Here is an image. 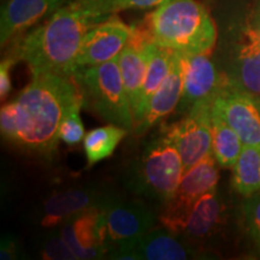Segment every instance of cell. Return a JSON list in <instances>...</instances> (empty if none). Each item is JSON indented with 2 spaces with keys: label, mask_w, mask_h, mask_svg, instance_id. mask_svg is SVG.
Here are the masks:
<instances>
[{
  "label": "cell",
  "mask_w": 260,
  "mask_h": 260,
  "mask_svg": "<svg viewBox=\"0 0 260 260\" xmlns=\"http://www.w3.org/2000/svg\"><path fill=\"white\" fill-rule=\"evenodd\" d=\"M115 14V0H70L25 35L14 56L24 60L32 75L74 77L83 39L90 29Z\"/></svg>",
  "instance_id": "1"
},
{
  "label": "cell",
  "mask_w": 260,
  "mask_h": 260,
  "mask_svg": "<svg viewBox=\"0 0 260 260\" xmlns=\"http://www.w3.org/2000/svg\"><path fill=\"white\" fill-rule=\"evenodd\" d=\"M15 103L17 133L12 144L44 157H50L57 149L64 117L75 106L83 107L74 77L50 73L32 75V81Z\"/></svg>",
  "instance_id": "2"
},
{
  "label": "cell",
  "mask_w": 260,
  "mask_h": 260,
  "mask_svg": "<svg viewBox=\"0 0 260 260\" xmlns=\"http://www.w3.org/2000/svg\"><path fill=\"white\" fill-rule=\"evenodd\" d=\"M147 16L159 46L187 54H210L213 51L216 24L197 0H167Z\"/></svg>",
  "instance_id": "3"
},
{
  "label": "cell",
  "mask_w": 260,
  "mask_h": 260,
  "mask_svg": "<svg viewBox=\"0 0 260 260\" xmlns=\"http://www.w3.org/2000/svg\"><path fill=\"white\" fill-rule=\"evenodd\" d=\"M74 80L82 95L84 109L111 124L134 129V115L123 84L118 57L79 69Z\"/></svg>",
  "instance_id": "4"
},
{
  "label": "cell",
  "mask_w": 260,
  "mask_h": 260,
  "mask_svg": "<svg viewBox=\"0 0 260 260\" xmlns=\"http://www.w3.org/2000/svg\"><path fill=\"white\" fill-rule=\"evenodd\" d=\"M184 174L180 152L161 133L144 148L130 169L129 189L165 205L172 199Z\"/></svg>",
  "instance_id": "5"
},
{
  "label": "cell",
  "mask_w": 260,
  "mask_h": 260,
  "mask_svg": "<svg viewBox=\"0 0 260 260\" xmlns=\"http://www.w3.org/2000/svg\"><path fill=\"white\" fill-rule=\"evenodd\" d=\"M217 160L212 152L203 160L191 167L183 174L176 193L162 205L159 214V222L164 228L177 234H183L190 211L201 195L214 190L219 181V171Z\"/></svg>",
  "instance_id": "6"
},
{
  "label": "cell",
  "mask_w": 260,
  "mask_h": 260,
  "mask_svg": "<svg viewBox=\"0 0 260 260\" xmlns=\"http://www.w3.org/2000/svg\"><path fill=\"white\" fill-rule=\"evenodd\" d=\"M109 259L121 260H187L197 256L189 239L167 228L149 230L136 239L107 242Z\"/></svg>",
  "instance_id": "7"
},
{
  "label": "cell",
  "mask_w": 260,
  "mask_h": 260,
  "mask_svg": "<svg viewBox=\"0 0 260 260\" xmlns=\"http://www.w3.org/2000/svg\"><path fill=\"white\" fill-rule=\"evenodd\" d=\"M180 152L184 172L212 152V103H200L162 129Z\"/></svg>",
  "instance_id": "8"
},
{
  "label": "cell",
  "mask_w": 260,
  "mask_h": 260,
  "mask_svg": "<svg viewBox=\"0 0 260 260\" xmlns=\"http://www.w3.org/2000/svg\"><path fill=\"white\" fill-rule=\"evenodd\" d=\"M180 56L184 81L177 112L187 113L197 104L213 103L214 98L228 88V81L225 74L217 70L209 53H180Z\"/></svg>",
  "instance_id": "9"
},
{
  "label": "cell",
  "mask_w": 260,
  "mask_h": 260,
  "mask_svg": "<svg viewBox=\"0 0 260 260\" xmlns=\"http://www.w3.org/2000/svg\"><path fill=\"white\" fill-rule=\"evenodd\" d=\"M100 214L105 243L136 239L149 232L155 223L154 213L147 205L113 194L100 209Z\"/></svg>",
  "instance_id": "10"
},
{
  "label": "cell",
  "mask_w": 260,
  "mask_h": 260,
  "mask_svg": "<svg viewBox=\"0 0 260 260\" xmlns=\"http://www.w3.org/2000/svg\"><path fill=\"white\" fill-rule=\"evenodd\" d=\"M132 25L112 15L90 29L83 39L76 58L77 70L115 59L128 44Z\"/></svg>",
  "instance_id": "11"
},
{
  "label": "cell",
  "mask_w": 260,
  "mask_h": 260,
  "mask_svg": "<svg viewBox=\"0 0 260 260\" xmlns=\"http://www.w3.org/2000/svg\"><path fill=\"white\" fill-rule=\"evenodd\" d=\"M212 113L235 130L245 146H260V111L251 94L225 88L214 98Z\"/></svg>",
  "instance_id": "12"
},
{
  "label": "cell",
  "mask_w": 260,
  "mask_h": 260,
  "mask_svg": "<svg viewBox=\"0 0 260 260\" xmlns=\"http://www.w3.org/2000/svg\"><path fill=\"white\" fill-rule=\"evenodd\" d=\"M228 88L260 95V38L249 23L241 30L226 73Z\"/></svg>",
  "instance_id": "13"
},
{
  "label": "cell",
  "mask_w": 260,
  "mask_h": 260,
  "mask_svg": "<svg viewBox=\"0 0 260 260\" xmlns=\"http://www.w3.org/2000/svg\"><path fill=\"white\" fill-rule=\"evenodd\" d=\"M112 194L95 187H80L53 193L44 203L40 223L44 228H56L84 211L102 207Z\"/></svg>",
  "instance_id": "14"
},
{
  "label": "cell",
  "mask_w": 260,
  "mask_h": 260,
  "mask_svg": "<svg viewBox=\"0 0 260 260\" xmlns=\"http://www.w3.org/2000/svg\"><path fill=\"white\" fill-rule=\"evenodd\" d=\"M59 233L77 260L105 258L106 239L99 207L74 216L63 224Z\"/></svg>",
  "instance_id": "15"
},
{
  "label": "cell",
  "mask_w": 260,
  "mask_h": 260,
  "mask_svg": "<svg viewBox=\"0 0 260 260\" xmlns=\"http://www.w3.org/2000/svg\"><path fill=\"white\" fill-rule=\"evenodd\" d=\"M70 0H6L0 18L2 45L37 24L42 18L53 15Z\"/></svg>",
  "instance_id": "16"
},
{
  "label": "cell",
  "mask_w": 260,
  "mask_h": 260,
  "mask_svg": "<svg viewBox=\"0 0 260 260\" xmlns=\"http://www.w3.org/2000/svg\"><path fill=\"white\" fill-rule=\"evenodd\" d=\"M183 81L184 71L181 56L178 52L174 51L170 71L149 102L142 119L135 125L134 132L136 134L142 135L147 133L152 126L177 109L183 92Z\"/></svg>",
  "instance_id": "17"
},
{
  "label": "cell",
  "mask_w": 260,
  "mask_h": 260,
  "mask_svg": "<svg viewBox=\"0 0 260 260\" xmlns=\"http://www.w3.org/2000/svg\"><path fill=\"white\" fill-rule=\"evenodd\" d=\"M153 46L154 44H151L146 46L144 50L139 51L129 46V45H125V47L123 48V51L118 56V64L119 69H121L123 84H124L130 106H132L133 115L138 107L140 90H141L142 83H144L148 59Z\"/></svg>",
  "instance_id": "18"
},
{
  "label": "cell",
  "mask_w": 260,
  "mask_h": 260,
  "mask_svg": "<svg viewBox=\"0 0 260 260\" xmlns=\"http://www.w3.org/2000/svg\"><path fill=\"white\" fill-rule=\"evenodd\" d=\"M172 54H174V51L159 46L157 44H154L153 48H152L144 83H142L141 90H140L139 104L134 113V128L142 119L149 105V102H151L159 87L161 86L165 77L168 76L172 63Z\"/></svg>",
  "instance_id": "19"
},
{
  "label": "cell",
  "mask_w": 260,
  "mask_h": 260,
  "mask_svg": "<svg viewBox=\"0 0 260 260\" xmlns=\"http://www.w3.org/2000/svg\"><path fill=\"white\" fill-rule=\"evenodd\" d=\"M222 212L223 206L217 190L207 191L194 204L182 235L189 240H200L210 236L220 223Z\"/></svg>",
  "instance_id": "20"
},
{
  "label": "cell",
  "mask_w": 260,
  "mask_h": 260,
  "mask_svg": "<svg viewBox=\"0 0 260 260\" xmlns=\"http://www.w3.org/2000/svg\"><path fill=\"white\" fill-rule=\"evenodd\" d=\"M233 187L243 197L260 191V146H245L233 167Z\"/></svg>",
  "instance_id": "21"
},
{
  "label": "cell",
  "mask_w": 260,
  "mask_h": 260,
  "mask_svg": "<svg viewBox=\"0 0 260 260\" xmlns=\"http://www.w3.org/2000/svg\"><path fill=\"white\" fill-rule=\"evenodd\" d=\"M129 130L111 124L93 129L84 136L83 147L88 167L111 157L119 142L125 138Z\"/></svg>",
  "instance_id": "22"
},
{
  "label": "cell",
  "mask_w": 260,
  "mask_h": 260,
  "mask_svg": "<svg viewBox=\"0 0 260 260\" xmlns=\"http://www.w3.org/2000/svg\"><path fill=\"white\" fill-rule=\"evenodd\" d=\"M243 144L240 136L219 116L212 113V153L220 167L233 168Z\"/></svg>",
  "instance_id": "23"
},
{
  "label": "cell",
  "mask_w": 260,
  "mask_h": 260,
  "mask_svg": "<svg viewBox=\"0 0 260 260\" xmlns=\"http://www.w3.org/2000/svg\"><path fill=\"white\" fill-rule=\"evenodd\" d=\"M81 105L75 106L73 110H70L69 113L64 117L63 122L60 124L59 129V139L64 144L74 146L81 142V140L84 139V126L81 121L80 110Z\"/></svg>",
  "instance_id": "24"
},
{
  "label": "cell",
  "mask_w": 260,
  "mask_h": 260,
  "mask_svg": "<svg viewBox=\"0 0 260 260\" xmlns=\"http://www.w3.org/2000/svg\"><path fill=\"white\" fill-rule=\"evenodd\" d=\"M243 219L249 237L260 249V191L247 197L243 204Z\"/></svg>",
  "instance_id": "25"
},
{
  "label": "cell",
  "mask_w": 260,
  "mask_h": 260,
  "mask_svg": "<svg viewBox=\"0 0 260 260\" xmlns=\"http://www.w3.org/2000/svg\"><path fill=\"white\" fill-rule=\"evenodd\" d=\"M41 256L47 260H77L75 253L65 242L60 233L50 237L45 242L41 249Z\"/></svg>",
  "instance_id": "26"
},
{
  "label": "cell",
  "mask_w": 260,
  "mask_h": 260,
  "mask_svg": "<svg viewBox=\"0 0 260 260\" xmlns=\"http://www.w3.org/2000/svg\"><path fill=\"white\" fill-rule=\"evenodd\" d=\"M0 129L5 140L14 142L16 133H17V107L15 100L5 104L0 111Z\"/></svg>",
  "instance_id": "27"
},
{
  "label": "cell",
  "mask_w": 260,
  "mask_h": 260,
  "mask_svg": "<svg viewBox=\"0 0 260 260\" xmlns=\"http://www.w3.org/2000/svg\"><path fill=\"white\" fill-rule=\"evenodd\" d=\"M15 61V57H8L0 64V98H2V100H4L12 89L11 75H10V73H11Z\"/></svg>",
  "instance_id": "28"
},
{
  "label": "cell",
  "mask_w": 260,
  "mask_h": 260,
  "mask_svg": "<svg viewBox=\"0 0 260 260\" xmlns=\"http://www.w3.org/2000/svg\"><path fill=\"white\" fill-rule=\"evenodd\" d=\"M167 0H115V11L128 9H149L159 6Z\"/></svg>",
  "instance_id": "29"
},
{
  "label": "cell",
  "mask_w": 260,
  "mask_h": 260,
  "mask_svg": "<svg viewBox=\"0 0 260 260\" xmlns=\"http://www.w3.org/2000/svg\"><path fill=\"white\" fill-rule=\"evenodd\" d=\"M17 258V246L14 240L3 239L2 247H0V259L2 260H12Z\"/></svg>",
  "instance_id": "30"
},
{
  "label": "cell",
  "mask_w": 260,
  "mask_h": 260,
  "mask_svg": "<svg viewBox=\"0 0 260 260\" xmlns=\"http://www.w3.org/2000/svg\"><path fill=\"white\" fill-rule=\"evenodd\" d=\"M248 23L253 29H254V30L256 31V34H258L260 38V0H259L258 4H256Z\"/></svg>",
  "instance_id": "31"
},
{
  "label": "cell",
  "mask_w": 260,
  "mask_h": 260,
  "mask_svg": "<svg viewBox=\"0 0 260 260\" xmlns=\"http://www.w3.org/2000/svg\"><path fill=\"white\" fill-rule=\"evenodd\" d=\"M254 96V102L256 104V106H258L259 111H260V95H253Z\"/></svg>",
  "instance_id": "32"
}]
</instances>
